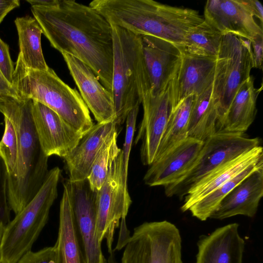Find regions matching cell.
<instances>
[{
  "mask_svg": "<svg viewBox=\"0 0 263 263\" xmlns=\"http://www.w3.org/2000/svg\"><path fill=\"white\" fill-rule=\"evenodd\" d=\"M31 11L51 46L77 58L112 92L113 44L111 25L95 9L73 0H58L50 7Z\"/></svg>",
  "mask_w": 263,
  "mask_h": 263,
  "instance_id": "cell-1",
  "label": "cell"
},
{
  "mask_svg": "<svg viewBox=\"0 0 263 263\" xmlns=\"http://www.w3.org/2000/svg\"><path fill=\"white\" fill-rule=\"evenodd\" d=\"M33 100L0 96V112L12 124L16 135L18 158L14 173L7 175L9 205L15 215L37 193L47 174L48 158L43 153L34 128Z\"/></svg>",
  "mask_w": 263,
  "mask_h": 263,
  "instance_id": "cell-2",
  "label": "cell"
},
{
  "mask_svg": "<svg viewBox=\"0 0 263 263\" xmlns=\"http://www.w3.org/2000/svg\"><path fill=\"white\" fill-rule=\"evenodd\" d=\"M89 6L111 25L161 39L179 49L187 32L204 21L196 10L152 0H94Z\"/></svg>",
  "mask_w": 263,
  "mask_h": 263,
  "instance_id": "cell-3",
  "label": "cell"
},
{
  "mask_svg": "<svg viewBox=\"0 0 263 263\" xmlns=\"http://www.w3.org/2000/svg\"><path fill=\"white\" fill-rule=\"evenodd\" d=\"M12 86L20 98L31 99L48 107L83 136L94 125L79 92L50 67L46 70L28 68L18 54Z\"/></svg>",
  "mask_w": 263,
  "mask_h": 263,
  "instance_id": "cell-4",
  "label": "cell"
},
{
  "mask_svg": "<svg viewBox=\"0 0 263 263\" xmlns=\"http://www.w3.org/2000/svg\"><path fill=\"white\" fill-rule=\"evenodd\" d=\"M113 44L112 93L116 122L124 123L130 110L151 96L143 65L141 35L111 25Z\"/></svg>",
  "mask_w": 263,
  "mask_h": 263,
  "instance_id": "cell-5",
  "label": "cell"
},
{
  "mask_svg": "<svg viewBox=\"0 0 263 263\" xmlns=\"http://www.w3.org/2000/svg\"><path fill=\"white\" fill-rule=\"evenodd\" d=\"M61 170H50L31 200L6 227L0 244L1 263H17L32 247L47 223L50 210L58 197Z\"/></svg>",
  "mask_w": 263,
  "mask_h": 263,
  "instance_id": "cell-6",
  "label": "cell"
},
{
  "mask_svg": "<svg viewBox=\"0 0 263 263\" xmlns=\"http://www.w3.org/2000/svg\"><path fill=\"white\" fill-rule=\"evenodd\" d=\"M253 68L251 42L231 34H223L216 57L212 98L218 113L217 130L234 96Z\"/></svg>",
  "mask_w": 263,
  "mask_h": 263,
  "instance_id": "cell-7",
  "label": "cell"
},
{
  "mask_svg": "<svg viewBox=\"0 0 263 263\" xmlns=\"http://www.w3.org/2000/svg\"><path fill=\"white\" fill-rule=\"evenodd\" d=\"M258 138L243 133L216 132L203 141L194 163L175 182L164 186L166 196L183 198L200 180L243 153L259 146Z\"/></svg>",
  "mask_w": 263,
  "mask_h": 263,
  "instance_id": "cell-8",
  "label": "cell"
},
{
  "mask_svg": "<svg viewBox=\"0 0 263 263\" xmlns=\"http://www.w3.org/2000/svg\"><path fill=\"white\" fill-rule=\"evenodd\" d=\"M179 229L166 221L145 222L127 239L119 263H183Z\"/></svg>",
  "mask_w": 263,
  "mask_h": 263,
  "instance_id": "cell-9",
  "label": "cell"
},
{
  "mask_svg": "<svg viewBox=\"0 0 263 263\" xmlns=\"http://www.w3.org/2000/svg\"><path fill=\"white\" fill-rule=\"evenodd\" d=\"M124 174L121 150L113 159L102 186L97 192L96 233L99 243L106 240L109 254L116 230L121 220L125 219L132 203Z\"/></svg>",
  "mask_w": 263,
  "mask_h": 263,
  "instance_id": "cell-10",
  "label": "cell"
},
{
  "mask_svg": "<svg viewBox=\"0 0 263 263\" xmlns=\"http://www.w3.org/2000/svg\"><path fill=\"white\" fill-rule=\"evenodd\" d=\"M63 183L68 190L86 263H107L96 233L97 192L91 189L87 179L78 181L68 179Z\"/></svg>",
  "mask_w": 263,
  "mask_h": 263,
  "instance_id": "cell-11",
  "label": "cell"
},
{
  "mask_svg": "<svg viewBox=\"0 0 263 263\" xmlns=\"http://www.w3.org/2000/svg\"><path fill=\"white\" fill-rule=\"evenodd\" d=\"M32 116L41 148L48 157L64 158L83 137L53 110L33 100Z\"/></svg>",
  "mask_w": 263,
  "mask_h": 263,
  "instance_id": "cell-12",
  "label": "cell"
},
{
  "mask_svg": "<svg viewBox=\"0 0 263 263\" xmlns=\"http://www.w3.org/2000/svg\"><path fill=\"white\" fill-rule=\"evenodd\" d=\"M216 58L181 53L170 81L171 111L190 96H198L213 84Z\"/></svg>",
  "mask_w": 263,
  "mask_h": 263,
  "instance_id": "cell-13",
  "label": "cell"
},
{
  "mask_svg": "<svg viewBox=\"0 0 263 263\" xmlns=\"http://www.w3.org/2000/svg\"><path fill=\"white\" fill-rule=\"evenodd\" d=\"M143 65L151 96L155 97L168 86L181 52L174 44L160 38L141 35Z\"/></svg>",
  "mask_w": 263,
  "mask_h": 263,
  "instance_id": "cell-14",
  "label": "cell"
},
{
  "mask_svg": "<svg viewBox=\"0 0 263 263\" xmlns=\"http://www.w3.org/2000/svg\"><path fill=\"white\" fill-rule=\"evenodd\" d=\"M80 95L98 123L115 121L116 114L112 93L100 82L91 68L67 53H62Z\"/></svg>",
  "mask_w": 263,
  "mask_h": 263,
  "instance_id": "cell-15",
  "label": "cell"
},
{
  "mask_svg": "<svg viewBox=\"0 0 263 263\" xmlns=\"http://www.w3.org/2000/svg\"><path fill=\"white\" fill-rule=\"evenodd\" d=\"M203 18L222 34H233L250 42L257 35H263L262 27L241 0L208 1Z\"/></svg>",
  "mask_w": 263,
  "mask_h": 263,
  "instance_id": "cell-16",
  "label": "cell"
},
{
  "mask_svg": "<svg viewBox=\"0 0 263 263\" xmlns=\"http://www.w3.org/2000/svg\"><path fill=\"white\" fill-rule=\"evenodd\" d=\"M143 116L135 143L142 141V163L150 165L154 160L171 112L170 86L155 97L144 99Z\"/></svg>",
  "mask_w": 263,
  "mask_h": 263,
  "instance_id": "cell-17",
  "label": "cell"
},
{
  "mask_svg": "<svg viewBox=\"0 0 263 263\" xmlns=\"http://www.w3.org/2000/svg\"><path fill=\"white\" fill-rule=\"evenodd\" d=\"M203 142L187 137L149 165L143 178L150 186L171 184L185 174L196 161Z\"/></svg>",
  "mask_w": 263,
  "mask_h": 263,
  "instance_id": "cell-18",
  "label": "cell"
},
{
  "mask_svg": "<svg viewBox=\"0 0 263 263\" xmlns=\"http://www.w3.org/2000/svg\"><path fill=\"white\" fill-rule=\"evenodd\" d=\"M232 223L216 229L198 241L196 263H242L245 241Z\"/></svg>",
  "mask_w": 263,
  "mask_h": 263,
  "instance_id": "cell-19",
  "label": "cell"
},
{
  "mask_svg": "<svg viewBox=\"0 0 263 263\" xmlns=\"http://www.w3.org/2000/svg\"><path fill=\"white\" fill-rule=\"evenodd\" d=\"M114 121L94 124L64 158L70 181L87 178L95 158L107 139L118 132Z\"/></svg>",
  "mask_w": 263,
  "mask_h": 263,
  "instance_id": "cell-20",
  "label": "cell"
},
{
  "mask_svg": "<svg viewBox=\"0 0 263 263\" xmlns=\"http://www.w3.org/2000/svg\"><path fill=\"white\" fill-rule=\"evenodd\" d=\"M263 195V167L235 186L220 201L211 218L222 220L236 215L253 217Z\"/></svg>",
  "mask_w": 263,
  "mask_h": 263,
  "instance_id": "cell-21",
  "label": "cell"
},
{
  "mask_svg": "<svg viewBox=\"0 0 263 263\" xmlns=\"http://www.w3.org/2000/svg\"><path fill=\"white\" fill-rule=\"evenodd\" d=\"M263 159L262 147L258 146L221 165L196 183L184 197L182 212L236 176L246 167Z\"/></svg>",
  "mask_w": 263,
  "mask_h": 263,
  "instance_id": "cell-22",
  "label": "cell"
},
{
  "mask_svg": "<svg viewBox=\"0 0 263 263\" xmlns=\"http://www.w3.org/2000/svg\"><path fill=\"white\" fill-rule=\"evenodd\" d=\"M54 247L56 263H86L78 234L69 193L64 183L60 206L58 237Z\"/></svg>",
  "mask_w": 263,
  "mask_h": 263,
  "instance_id": "cell-23",
  "label": "cell"
},
{
  "mask_svg": "<svg viewBox=\"0 0 263 263\" xmlns=\"http://www.w3.org/2000/svg\"><path fill=\"white\" fill-rule=\"evenodd\" d=\"M254 81L250 76L241 85L217 132L244 133L252 124L257 112V99L262 89V86L255 88Z\"/></svg>",
  "mask_w": 263,
  "mask_h": 263,
  "instance_id": "cell-24",
  "label": "cell"
},
{
  "mask_svg": "<svg viewBox=\"0 0 263 263\" xmlns=\"http://www.w3.org/2000/svg\"><path fill=\"white\" fill-rule=\"evenodd\" d=\"M18 36L21 55L25 66L29 69L46 70L49 68L41 46L42 30L31 16L17 17L14 21Z\"/></svg>",
  "mask_w": 263,
  "mask_h": 263,
  "instance_id": "cell-25",
  "label": "cell"
},
{
  "mask_svg": "<svg viewBox=\"0 0 263 263\" xmlns=\"http://www.w3.org/2000/svg\"><path fill=\"white\" fill-rule=\"evenodd\" d=\"M212 89L213 84L195 96L190 115L188 137L203 142L217 132L218 113Z\"/></svg>",
  "mask_w": 263,
  "mask_h": 263,
  "instance_id": "cell-26",
  "label": "cell"
},
{
  "mask_svg": "<svg viewBox=\"0 0 263 263\" xmlns=\"http://www.w3.org/2000/svg\"><path fill=\"white\" fill-rule=\"evenodd\" d=\"M195 96L186 98L171 111L154 160L188 137L190 115Z\"/></svg>",
  "mask_w": 263,
  "mask_h": 263,
  "instance_id": "cell-27",
  "label": "cell"
},
{
  "mask_svg": "<svg viewBox=\"0 0 263 263\" xmlns=\"http://www.w3.org/2000/svg\"><path fill=\"white\" fill-rule=\"evenodd\" d=\"M222 35L204 21L187 32L180 50L186 54L216 58Z\"/></svg>",
  "mask_w": 263,
  "mask_h": 263,
  "instance_id": "cell-28",
  "label": "cell"
},
{
  "mask_svg": "<svg viewBox=\"0 0 263 263\" xmlns=\"http://www.w3.org/2000/svg\"><path fill=\"white\" fill-rule=\"evenodd\" d=\"M263 167V159L249 165L206 196L193 204L188 210L192 215L201 221L210 217L222 199L243 179L254 171Z\"/></svg>",
  "mask_w": 263,
  "mask_h": 263,
  "instance_id": "cell-29",
  "label": "cell"
},
{
  "mask_svg": "<svg viewBox=\"0 0 263 263\" xmlns=\"http://www.w3.org/2000/svg\"><path fill=\"white\" fill-rule=\"evenodd\" d=\"M118 135L116 132L107 139L94 160L87 178L94 191L97 192L102 186L112 161L121 150L117 144Z\"/></svg>",
  "mask_w": 263,
  "mask_h": 263,
  "instance_id": "cell-30",
  "label": "cell"
},
{
  "mask_svg": "<svg viewBox=\"0 0 263 263\" xmlns=\"http://www.w3.org/2000/svg\"><path fill=\"white\" fill-rule=\"evenodd\" d=\"M5 128L0 141V158L6 166L7 175H12L15 170L18 158V145L15 129L6 117Z\"/></svg>",
  "mask_w": 263,
  "mask_h": 263,
  "instance_id": "cell-31",
  "label": "cell"
},
{
  "mask_svg": "<svg viewBox=\"0 0 263 263\" xmlns=\"http://www.w3.org/2000/svg\"><path fill=\"white\" fill-rule=\"evenodd\" d=\"M140 105L135 106L129 112L126 119V132L123 148L121 149L124 174L128 175L129 155L134 139L136 123Z\"/></svg>",
  "mask_w": 263,
  "mask_h": 263,
  "instance_id": "cell-32",
  "label": "cell"
},
{
  "mask_svg": "<svg viewBox=\"0 0 263 263\" xmlns=\"http://www.w3.org/2000/svg\"><path fill=\"white\" fill-rule=\"evenodd\" d=\"M17 263H56L54 247H48L39 251L26 252Z\"/></svg>",
  "mask_w": 263,
  "mask_h": 263,
  "instance_id": "cell-33",
  "label": "cell"
},
{
  "mask_svg": "<svg viewBox=\"0 0 263 263\" xmlns=\"http://www.w3.org/2000/svg\"><path fill=\"white\" fill-rule=\"evenodd\" d=\"M0 70L6 79L12 85L14 71V65L10 55L9 47L1 38Z\"/></svg>",
  "mask_w": 263,
  "mask_h": 263,
  "instance_id": "cell-34",
  "label": "cell"
},
{
  "mask_svg": "<svg viewBox=\"0 0 263 263\" xmlns=\"http://www.w3.org/2000/svg\"><path fill=\"white\" fill-rule=\"evenodd\" d=\"M7 172L2 159L0 158V210L10 215L7 190Z\"/></svg>",
  "mask_w": 263,
  "mask_h": 263,
  "instance_id": "cell-35",
  "label": "cell"
},
{
  "mask_svg": "<svg viewBox=\"0 0 263 263\" xmlns=\"http://www.w3.org/2000/svg\"><path fill=\"white\" fill-rule=\"evenodd\" d=\"M250 42L253 55V68L262 69L263 35H257Z\"/></svg>",
  "mask_w": 263,
  "mask_h": 263,
  "instance_id": "cell-36",
  "label": "cell"
},
{
  "mask_svg": "<svg viewBox=\"0 0 263 263\" xmlns=\"http://www.w3.org/2000/svg\"><path fill=\"white\" fill-rule=\"evenodd\" d=\"M248 10L254 17L258 18L262 27L263 8L260 2L257 0H241Z\"/></svg>",
  "mask_w": 263,
  "mask_h": 263,
  "instance_id": "cell-37",
  "label": "cell"
},
{
  "mask_svg": "<svg viewBox=\"0 0 263 263\" xmlns=\"http://www.w3.org/2000/svg\"><path fill=\"white\" fill-rule=\"evenodd\" d=\"M0 96H11L20 98L12 85L8 82L0 70Z\"/></svg>",
  "mask_w": 263,
  "mask_h": 263,
  "instance_id": "cell-38",
  "label": "cell"
},
{
  "mask_svg": "<svg viewBox=\"0 0 263 263\" xmlns=\"http://www.w3.org/2000/svg\"><path fill=\"white\" fill-rule=\"evenodd\" d=\"M20 5L18 0H0V23L10 11L18 7Z\"/></svg>",
  "mask_w": 263,
  "mask_h": 263,
  "instance_id": "cell-39",
  "label": "cell"
},
{
  "mask_svg": "<svg viewBox=\"0 0 263 263\" xmlns=\"http://www.w3.org/2000/svg\"><path fill=\"white\" fill-rule=\"evenodd\" d=\"M31 7H50L55 5L58 0H27Z\"/></svg>",
  "mask_w": 263,
  "mask_h": 263,
  "instance_id": "cell-40",
  "label": "cell"
},
{
  "mask_svg": "<svg viewBox=\"0 0 263 263\" xmlns=\"http://www.w3.org/2000/svg\"><path fill=\"white\" fill-rule=\"evenodd\" d=\"M10 221V215L4 213L0 210V244L6 227Z\"/></svg>",
  "mask_w": 263,
  "mask_h": 263,
  "instance_id": "cell-41",
  "label": "cell"
},
{
  "mask_svg": "<svg viewBox=\"0 0 263 263\" xmlns=\"http://www.w3.org/2000/svg\"><path fill=\"white\" fill-rule=\"evenodd\" d=\"M107 263H119L116 259L114 251L109 254V256L107 259Z\"/></svg>",
  "mask_w": 263,
  "mask_h": 263,
  "instance_id": "cell-42",
  "label": "cell"
}]
</instances>
